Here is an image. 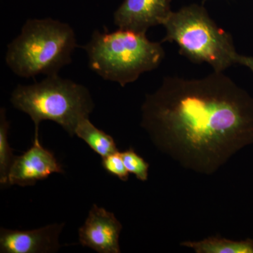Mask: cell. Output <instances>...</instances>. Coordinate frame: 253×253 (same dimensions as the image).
<instances>
[{
	"label": "cell",
	"mask_w": 253,
	"mask_h": 253,
	"mask_svg": "<svg viewBox=\"0 0 253 253\" xmlns=\"http://www.w3.org/2000/svg\"><path fill=\"white\" fill-rule=\"evenodd\" d=\"M75 134L83 139L93 151L102 158L118 151L112 136L96 127L90 122L89 118L80 122Z\"/></svg>",
	"instance_id": "obj_11"
},
{
	"label": "cell",
	"mask_w": 253,
	"mask_h": 253,
	"mask_svg": "<svg viewBox=\"0 0 253 253\" xmlns=\"http://www.w3.org/2000/svg\"><path fill=\"white\" fill-rule=\"evenodd\" d=\"M123 226L113 213L94 205L84 225L79 229L82 246L99 253H120L119 236Z\"/></svg>",
	"instance_id": "obj_7"
},
{
	"label": "cell",
	"mask_w": 253,
	"mask_h": 253,
	"mask_svg": "<svg viewBox=\"0 0 253 253\" xmlns=\"http://www.w3.org/2000/svg\"><path fill=\"white\" fill-rule=\"evenodd\" d=\"M163 26V42H174L182 56L196 63H208L216 72H223L237 64L232 37L210 17L207 10L199 4L184 6L172 11Z\"/></svg>",
	"instance_id": "obj_5"
},
{
	"label": "cell",
	"mask_w": 253,
	"mask_h": 253,
	"mask_svg": "<svg viewBox=\"0 0 253 253\" xmlns=\"http://www.w3.org/2000/svg\"><path fill=\"white\" fill-rule=\"evenodd\" d=\"M11 102L31 117L35 135H38L42 121H51L73 136L80 122L89 118L94 108L86 86L59 75L46 76L33 84H19L11 94Z\"/></svg>",
	"instance_id": "obj_4"
},
{
	"label": "cell",
	"mask_w": 253,
	"mask_h": 253,
	"mask_svg": "<svg viewBox=\"0 0 253 253\" xmlns=\"http://www.w3.org/2000/svg\"><path fill=\"white\" fill-rule=\"evenodd\" d=\"M204 1H207V0H204Z\"/></svg>",
	"instance_id": "obj_16"
},
{
	"label": "cell",
	"mask_w": 253,
	"mask_h": 253,
	"mask_svg": "<svg viewBox=\"0 0 253 253\" xmlns=\"http://www.w3.org/2000/svg\"><path fill=\"white\" fill-rule=\"evenodd\" d=\"M76 46V34L68 23L51 18L28 19L8 45L5 60L19 77L53 76L72 62Z\"/></svg>",
	"instance_id": "obj_2"
},
{
	"label": "cell",
	"mask_w": 253,
	"mask_h": 253,
	"mask_svg": "<svg viewBox=\"0 0 253 253\" xmlns=\"http://www.w3.org/2000/svg\"><path fill=\"white\" fill-rule=\"evenodd\" d=\"M102 166L105 170L118 179L126 181L129 179V173L125 166L121 153L116 151L106 157L102 158Z\"/></svg>",
	"instance_id": "obj_14"
},
{
	"label": "cell",
	"mask_w": 253,
	"mask_h": 253,
	"mask_svg": "<svg viewBox=\"0 0 253 253\" xmlns=\"http://www.w3.org/2000/svg\"><path fill=\"white\" fill-rule=\"evenodd\" d=\"M237 64L243 65L249 68L253 73V57L239 54L237 57Z\"/></svg>",
	"instance_id": "obj_15"
},
{
	"label": "cell",
	"mask_w": 253,
	"mask_h": 253,
	"mask_svg": "<svg viewBox=\"0 0 253 253\" xmlns=\"http://www.w3.org/2000/svg\"><path fill=\"white\" fill-rule=\"evenodd\" d=\"M125 166L129 174H133L138 179L146 181L149 176V164L138 155L132 148L121 153Z\"/></svg>",
	"instance_id": "obj_13"
},
{
	"label": "cell",
	"mask_w": 253,
	"mask_h": 253,
	"mask_svg": "<svg viewBox=\"0 0 253 253\" xmlns=\"http://www.w3.org/2000/svg\"><path fill=\"white\" fill-rule=\"evenodd\" d=\"M64 224H51L30 231L1 229V253H42L56 252L59 236Z\"/></svg>",
	"instance_id": "obj_9"
},
{
	"label": "cell",
	"mask_w": 253,
	"mask_h": 253,
	"mask_svg": "<svg viewBox=\"0 0 253 253\" xmlns=\"http://www.w3.org/2000/svg\"><path fill=\"white\" fill-rule=\"evenodd\" d=\"M141 126L160 151L186 169L217 172L253 144V98L223 72L168 76L141 107Z\"/></svg>",
	"instance_id": "obj_1"
},
{
	"label": "cell",
	"mask_w": 253,
	"mask_h": 253,
	"mask_svg": "<svg viewBox=\"0 0 253 253\" xmlns=\"http://www.w3.org/2000/svg\"><path fill=\"white\" fill-rule=\"evenodd\" d=\"M171 0H124L113 20L119 29L146 33L163 25L171 14Z\"/></svg>",
	"instance_id": "obj_8"
},
{
	"label": "cell",
	"mask_w": 253,
	"mask_h": 253,
	"mask_svg": "<svg viewBox=\"0 0 253 253\" xmlns=\"http://www.w3.org/2000/svg\"><path fill=\"white\" fill-rule=\"evenodd\" d=\"M181 246L194 250L196 253H253V239L244 241L211 236L199 241H184Z\"/></svg>",
	"instance_id": "obj_10"
},
{
	"label": "cell",
	"mask_w": 253,
	"mask_h": 253,
	"mask_svg": "<svg viewBox=\"0 0 253 253\" xmlns=\"http://www.w3.org/2000/svg\"><path fill=\"white\" fill-rule=\"evenodd\" d=\"M82 47L87 54L91 71L122 86L157 68L165 57L161 42L149 41L146 33L128 30L109 33L95 31L89 42Z\"/></svg>",
	"instance_id": "obj_3"
},
{
	"label": "cell",
	"mask_w": 253,
	"mask_h": 253,
	"mask_svg": "<svg viewBox=\"0 0 253 253\" xmlns=\"http://www.w3.org/2000/svg\"><path fill=\"white\" fill-rule=\"evenodd\" d=\"M9 123L6 118L4 109L0 111V182L8 184V176L16 156L8 141Z\"/></svg>",
	"instance_id": "obj_12"
},
{
	"label": "cell",
	"mask_w": 253,
	"mask_h": 253,
	"mask_svg": "<svg viewBox=\"0 0 253 253\" xmlns=\"http://www.w3.org/2000/svg\"><path fill=\"white\" fill-rule=\"evenodd\" d=\"M61 165L54 155L41 144L35 135L33 146L20 156H16L8 176V184L33 186L54 173H63Z\"/></svg>",
	"instance_id": "obj_6"
}]
</instances>
